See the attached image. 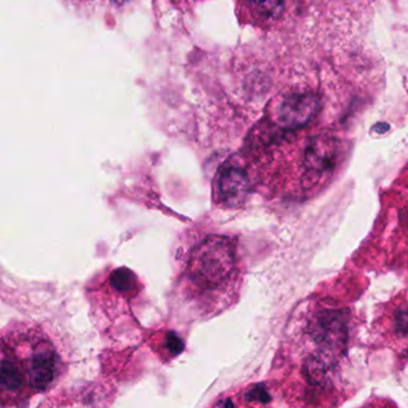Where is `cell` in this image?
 <instances>
[{
    "instance_id": "6da1fadb",
    "label": "cell",
    "mask_w": 408,
    "mask_h": 408,
    "mask_svg": "<svg viewBox=\"0 0 408 408\" xmlns=\"http://www.w3.org/2000/svg\"><path fill=\"white\" fill-rule=\"evenodd\" d=\"M349 333V316L342 309L314 306L294 320L279 357L284 394L291 407L340 404Z\"/></svg>"
},
{
    "instance_id": "7a4b0ae2",
    "label": "cell",
    "mask_w": 408,
    "mask_h": 408,
    "mask_svg": "<svg viewBox=\"0 0 408 408\" xmlns=\"http://www.w3.org/2000/svg\"><path fill=\"white\" fill-rule=\"evenodd\" d=\"M237 271L233 242L223 237H207L193 252L186 279L196 296L207 300L221 293Z\"/></svg>"
},
{
    "instance_id": "3957f363",
    "label": "cell",
    "mask_w": 408,
    "mask_h": 408,
    "mask_svg": "<svg viewBox=\"0 0 408 408\" xmlns=\"http://www.w3.org/2000/svg\"><path fill=\"white\" fill-rule=\"evenodd\" d=\"M15 346L26 363L31 392L50 388L59 376L61 362L52 343L42 338H24Z\"/></svg>"
},
{
    "instance_id": "277c9868",
    "label": "cell",
    "mask_w": 408,
    "mask_h": 408,
    "mask_svg": "<svg viewBox=\"0 0 408 408\" xmlns=\"http://www.w3.org/2000/svg\"><path fill=\"white\" fill-rule=\"evenodd\" d=\"M320 110L319 97L313 92H294L281 98L271 110V128L281 138L308 127Z\"/></svg>"
},
{
    "instance_id": "5b68a950",
    "label": "cell",
    "mask_w": 408,
    "mask_h": 408,
    "mask_svg": "<svg viewBox=\"0 0 408 408\" xmlns=\"http://www.w3.org/2000/svg\"><path fill=\"white\" fill-rule=\"evenodd\" d=\"M31 392L26 363L12 343L0 340V401L17 402Z\"/></svg>"
},
{
    "instance_id": "8992f818",
    "label": "cell",
    "mask_w": 408,
    "mask_h": 408,
    "mask_svg": "<svg viewBox=\"0 0 408 408\" xmlns=\"http://www.w3.org/2000/svg\"><path fill=\"white\" fill-rule=\"evenodd\" d=\"M339 142L328 135L309 139L301 158L306 186H312L333 172L337 166Z\"/></svg>"
},
{
    "instance_id": "52a82bcc",
    "label": "cell",
    "mask_w": 408,
    "mask_h": 408,
    "mask_svg": "<svg viewBox=\"0 0 408 408\" xmlns=\"http://www.w3.org/2000/svg\"><path fill=\"white\" fill-rule=\"evenodd\" d=\"M218 195L227 207H239L249 195V178L242 166L227 163L218 175Z\"/></svg>"
},
{
    "instance_id": "ba28073f",
    "label": "cell",
    "mask_w": 408,
    "mask_h": 408,
    "mask_svg": "<svg viewBox=\"0 0 408 408\" xmlns=\"http://www.w3.org/2000/svg\"><path fill=\"white\" fill-rule=\"evenodd\" d=\"M382 334L401 356L408 357V301L390 306L383 316Z\"/></svg>"
},
{
    "instance_id": "9c48e42d",
    "label": "cell",
    "mask_w": 408,
    "mask_h": 408,
    "mask_svg": "<svg viewBox=\"0 0 408 408\" xmlns=\"http://www.w3.org/2000/svg\"><path fill=\"white\" fill-rule=\"evenodd\" d=\"M212 408H264L262 401L252 397H230L218 401Z\"/></svg>"
},
{
    "instance_id": "30bf717a",
    "label": "cell",
    "mask_w": 408,
    "mask_h": 408,
    "mask_svg": "<svg viewBox=\"0 0 408 408\" xmlns=\"http://www.w3.org/2000/svg\"><path fill=\"white\" fill-rule=\"evenodd\" d=\"M264 15H275L282 9L284 0H249Z\"/></svg>"
},
{
    "instance_id": "8fae6325",
    "label": "cell",
    "mask_w": 408,
    "mask_h": 408,
    "mask_svg": "<svg viewBox=\"0 0 408 408\" xmlns=\"http://www.w3.org/2000/svg\"><path fill=\"white\" fill-rule=\"evenodd\" d=\"M360 408H397L394 404L393 401L383 400V399H377V400L369 401L367 404H364L363 407Z\"/></svg>"
}]
</instances>
